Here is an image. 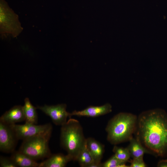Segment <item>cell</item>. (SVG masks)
Listing matches in <instances>:
<instances>
[{
  "instance_id": "6da1fadb",
  "label": "cell",
  "mask_w": 167,
  "mask_h": 167,
  "mask_svg": "<svg viewBox=\"0 0 167 167\" xmlns=\"http://www.w3.org/2000/svg\"><path fill=\"white\" fill-rule=\"evenodd\" d=\"M134 134L152 155L167 157V113L164 110L156 109L141 113Z\"/></svg>"
},
{
  "instance_id": "7a4b0ae2",
  "label": "cell",
  "mask_w": 167,
  "mask_h": 167,
  "mask_svg": "<svg viewBox=\"0 0 167 167\" xmlns=\"http://www.w3.org/2000/svg\"><path fill=\"white\" fill-rule=\"evenodd\" d=\"M137 118L135 114L125 112L114 116L109 121L105 128L108 141L115 145L129 141L133 137Z\"/></svg>"
},
{
  "instance_id": "3957f363",
  "label": "cell",
  "mask_w": 167,
  "mask_h": 167,
  "mask_svg": "<svg viewBox=\"0 0 167 167\" xmlns=\"http://www.w3.org/2000/svg\"><path fill=\"white\" fill-rule=\"evenodd\" d=\"M60 143L72 161H76L80 152L85 146L86 139L83 127L77 120L69 118L61 126Z\"/></svg>"
},
{
  "instance_id": "277c9868",
  "label": "cell",
  "mask_w": 167,
  "mask_h": 167,
  "mask_svg": "<svg viewBox=\"0 0 167 167\" xmlns=\"http://www.w3.org/2000/svg\"><path fill=\"white\" fill-rule=\"evenodd\" d=\"M52 131L23 140L19 151L36 160L51 155L49 142Z\"/></svg>"
},
{
  "instance_id": "5b68a950",
  "label": "cell",
  "mask_w": 167,
  "mask_h": 167,
  "mask_svg": "<svg viewBox=\"0 0 167 167\" xmlns=\"http://www.w3.org/2000/svg\"><path fill=\"white\" fill-rule=\"evenodd\" d=\"M23 30L18 16L5 0H0V33L3 39L10 35L13 37L19 35Z\"/></svg>"
},
{
  "instance_id": "8992f818",
  "label": "cell",
  "mask_w": 167,
  "mask_h": 167,
  "mask_svg": "<svg viewBox=\"0 0 167 167\" xmlns=\"http://www.w3.org/2000/svg\"><path fill=\"white\" fill-rule=\"evenodd\" d=\"M14 131L18 139L23 140L52 130L50 123L43 125L25 123L24 125H10Z\"/></svg>"
},
{
  "instance_id": "52a82bcc",
  "label": "cell",
  "mask_w": 167,
  "mask_h": 167,
  "mask_svg": "<svg viewBox=\"0 0 167 167\" xmlns=\"http://www.w3.org/2000/svg\"><path fill=\"white\" fill-rule=\"evenodd\" d=\"M36 108L49 116L56 125L62 126L67 122L68 117H71V113L66 110V105L65 104L53 105H45L37 106Z\"/></svg>"
},
{
  "instance_id": "ba28073f",
  "label": "cell",
  "mask_w": 167,
  "mask_h": 167,
  "mask_svg": "<svg viewBox=\"0 0 167 167\" xmlns=\"http://www.w3.org/2000/svg\"><path fill=\"white\" fill-rule=\"evenodd\" d=\"M19 140L10 125L0 122V150L6 153H12Z\"/></svg>"
},
{
  "instance_id": "9c48e42d",
  "label": "cell",
  "mask_w": 167,
  "mask_h": 167,
  "mask_svg": "<svg viewBox=\"0 0 167 167\" xmlns=\"http://www.w3.org/2000/svg\"><path fill=\"white\" fill-rule=\"evenodd\" d=\"M86 145L94 161L92 167H101V161L105 152V146L92 137L86 139Z\"/></svg>"
},
{
  "instance_id": "30bf717a",
  "label": "cell",
  "mask_w": 167,
  "mask_h": 167,
  "mask_svg": "<svg viewBox=\"0 0 167 167\" xmlns=\"http://www.w3.org/2000/svg\"><path fill=\"white\" fill-rule=\"evenodd\" d=\"M112 106L110 104L106 103L99 106H90L81 111L74 110L71 113V116L96 117L111 112Z\"/></svg>"
},
{
  "instance_id": "8fae6325",
  "label": "cell",
  "mask_w": 167,
  "mask_h": 167,
  "mask_svg": "<svg viewBox=\"0 0 167 167\" xmlns=\"http://www.w3.org/2000/svg\"><path fill=\"white\" fill-rule=\"evenodd\" d=\"M25 120L23 106L16 105L6 112L0 118V122L8 125Z\"/></svg>"
},
{
  "instance_id": "7c38bea8",
  "label": "cell",
  "mask_w": 167,
  "mask_h": 167,
  "mask_svg": "<svg viewBox=\"0 0 167 167\" xmlns=\"http://www.w3.org/2000/svg\"><path fill=\"white\" fill-rule=\"evenodd\" d=\"M71 161V158L67 154H51L46 160L40 163L39 167H64Z\"/></svg>"
},
{
  "instance_id": "4fadbf2b",
  "label": "cell",
  "mask_w": 167,
  "mask_h": 167,
  "mask_svg": "<svg viewBox=\"0 0 167 167\" xmlns=\"http://www.w3.org/2000/svg\"><path fill=\"white\" fill-rule=\"evenodd\" d=\"M10 158L17 167H39L40 163L19 151H14Z\"/></svg>"
},
{
  "instance_id": "5bb4252c",
  "label": "cell",
  "mask_w": 167,
  "mask_h": 167,
  "mask_svg": "<svg viewBox=\"0 0 167 167\" xmlns=\"http://www.w3.org/2000/svg\"><path fill=\"white\" fill-rule=\"evenodd\" d=\"M129 141V144L127 148L131 157L134 158L143 156L144 154H151V153L135 138L132 137Z\"/></svg>"
},
{
  "instance_id": "9a60e30c",
  "label": "cell",
  "mask_w": 167,
  "mask_h": 167,
  "mask_svg": "<svg viewBox=\"0 0 167 167\" xmlns=\"http://www.w3.org/2000/svg\"><path fill=\"white\" fill-rule=\"evenodd\" d=\"M24 101V105L23 107L25 117V123L36 124L38 120L36 111L37 108L32 105L28 98H26Z\"/></svg>"
},
{
  "instance_id": "2e32d148",
  "label": "cell",
  "mask_w": 167,
  "mask_h": 167,
  "mask_svg": "<svg viewBox=\"0 0 167 167\" xmlns=\"http://www.w3.org/2000/svg\"><path fill=\"white\" fill-rule=\"evenodd\" d=\"M76 161L81 167H92L94 163V161L86 145L79 153Z\"/></svg>"
},
{
  "instance_id": "e0dca14e",
  "label": "cell",
  "mask_w": 167,
  "mask_h": 167,
  "mask_svg": "<svg viewBox=\"0 0 167 167\" xmlns=\"http://www.w3.org/2000/svg\"><path fill=\"white\" fill-rule=\"evenodd\" d=\"M113 151L117 158L123 161L127 162L131 157L127 148H124L115 146L113 148Z\"/></svg>"
},
{
  "instance_id": "ac0fdd59",
  "label": "cell",
  "mask_w": 167,
  "mask_h": 167,
  "mask_svg": "<svg viewBox=\"0 0 167 167\" xmlns=\"http://www.w3.org/2000/svg\"><path fill=\"white\" fill-rule=\"evenodd\" d=\"M127 162L121 161L117 158L114 154L104 163H101V167H128Z\"/></svg>"
},
{
  "instance_id": "d6986e66",
  "label": "cell",
  "mask_w": 167,
  "mask_h": 167,
  "mask_svg": "<svg viewBox=\"0 0 167 167\" xmlns=\"http://www.w3.org/2000/svg\"><path fill=\"white\" fill-rule=\"evenodd\" d=\"M143 156H142L134 158L130 161V167H145L147 165L144 162Z\"/></svg>"
},
{
  "instance_id": "ffe728a7",
  "label": "cell",
  "mask_w": 167,
  "mask_h": 167,
  "mask_svg": "<svg viewBox=\"0 0 167 167\" xmlns=\"http://www.w3.org/2000/svg\"><path fill=\"white\" fill-rule=\"evenodd\" d=\"M1 167H17L11 159L1 156L0 157Z\"/></svg>"
},
{
  "instance_id": "44dd1931",
  "label": "cell",
  "mask_w": 167,
  "mask_h": 167,
  "mask_svg": "<svg viewBox=\"0 0 167 167\" xmlns=\"http://www.w3.org/2000/svg\"><path fill=\"white\" fill-rule=\"evenodd\" d=\"M158 167H167V159L160 161L157 164Z\"/></svg>"
}]
</instances>
